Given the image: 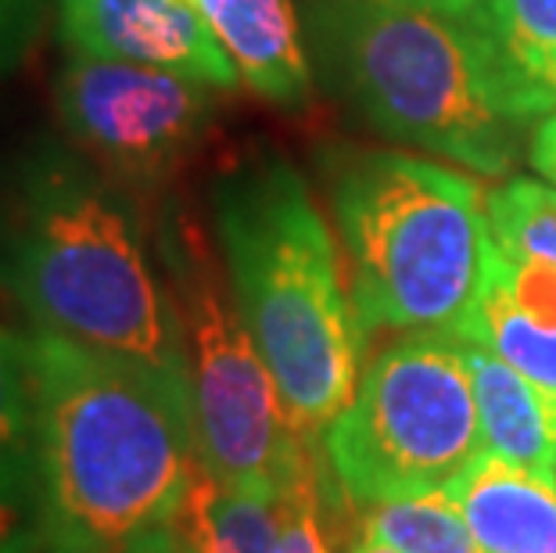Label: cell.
Wrapping results in <instances>:
<instances>
[{"instance_id": "6da1fadb", "label": "cell", "mask_w": 556, "mask_h": 553, "mask_svg": "<svg viewBox=\"0 0 556 553\" xmlns=\"http://www.w3.org/2000/svg\"><path fill=\"white\" fill-rule=\"evenodd\" d=\"M0 288L40 331L187 381L144 223L126 187L68 140L40 137L0 169Z\"/></svg>"}, {"instance_id": "7a4b0ae2", "label": "cell", "mask_w": 556, "mask_h": 553, "mask_svg": "<svg viewBox=\"0 0 556 553\" xmlns=\"http://www.w3.org/2000/svg\"><path fill=\"white\" fill-rule=\"evenodd\" d=\"M43 553H123L173 521L201 467L191 385L33 327Z\"/></svg>"}, {"instance_id": "3957f363", "label": "cell", "mask_w": 556, "mask_h": 553, "mask_svg": "<svg viewBox=\"0 0 556 553\" xmlns=\"http://www.w3.org/2000/svg\"><path fill=\"white\" fill-rule=\"evenodd\" d=\"M319 79L377 134L500 176L517 134L546 120L475 15L395 0H302Z\"/></svg>"}, {"instance_id": "277c9868", "label": "cell", "mask_w": 556, "mask_h": 553, "mask_svg": "<svg viewBox=\"0 0 556 553\" xmlns=\"http://www.w3.org/2000/svg\"><path fill=\"white\" fill-rule=\"evenodd\" d=\"M212 223L230 296L305 439L324 442L359 385L363 321L305 176L248 151L212 180Z\"/></svg>"}, {"instance_id": "5b68a950", "label": "cell", "mask_w": 556, "mask_h": 553, "mask_svg": "<svg viewBox=\"0 0 556 553\" xmlns=\"http://www.w3.org/2000/svg\"><path fill=\"white\" fill-rule=\"evenodd\" d=\"M330 205L366 335L464 331L495 255L470 176L406 151H345L330 162Z\"/></svg>"}, {"instance_id": "8992f818", "label": "cell", "mask_w": 556, "mask_h": 553, "mask_svg": "<svg viewBox=\"0 0 556 553\" xmlns=\"http://www.w3.org/2000/svg\"><path fill=\"white\" fill-rule=\"evenodd\" d=\"M484 453L478 399L456 335L417 331L377 352L324 431L338 492L377 503L442 492Z\"/></svg>"}, {"instance_id": "52a82bcc", "label": "cell", "mask_w": 556, "mask_h": 553, "mask_svg": "<svg viewBox=\"0 0 556 553\" xmlns=\"http://www.w3.org/2000/svg\"><path fill=\"white\" fill-rule=\"evenodd\" d=\"M159 252L180 316L201 461L223 481L277 492L319 442L294 428L230 296L227 269L194 223L180 213L165 219Z\"/></svg>"}, {"instance_id": "ba28073f", "label": "cell", "mask_w": 556, "mask_h": 553, "mask_svg": "<svg viewBox=\"0 0 556 553\" xmlns=\"http://www.w3.org/2000/svg\"><path fill=\"white\" fill-rule=\"evenodd\" d=\"M65 140L126 191H159L216 120V87L198 79L68 51L54 76Z\"/></svg>"}, {"instance_id": "9c48e42d", "label": "cell", "mask_w": 556, "mask_h": 553, "mask_svg": "<svg viewBox=\"0 0 556 553\" xmlns=\"http://www.w3.org/2000/svg\"><path fill=\"white\" fill-rule=\"evenodd\" d=\"M58 33L76 54L162 68L216 90L241 84L194 0H62Z\"/></svg>"}, {"instance_id": "30bf717a", "label": "cell", "mask_w": 556, "mask_h": 553, "mask_svg": "<svg viewBox=\"0 0 556 553\" xmlns=\"http://www.w3.org/2000/svg\"><path fill=\"white\" fill-rule=\"evenodd\" d=\"M43 453L29 335L0 327V553H43Z\"/></svg>"}, {"instance_id": "8fae6325", "label": "cell", "mask_w": 556, "mask_h": 553, "mask_svg": "<svg viewBox=\"0 0 556 553\" xmlns=\"http://www.w3.org/2000/svg\"><path fill=\"white\" fill-rule=\"evenodd\" d=\"M241 84L274 104H305L313 62L291 0H194Z\"/></svg>"}, {"instance_id": "7c38bea8", "label": "cell", "mask_w": 556, "mask_h": 553, "mask_svg": "<svg viewBox=\"0 0 556 553\" xmlns=\"http://www.w3.org/2000/svg\"><path fill=\"white\" fill-rule=\"evenodd\" d=\"M445 492L481 553H556V481L481 453Z\"/></svg>"}, {"instance_id": "4fadbf2b", "label": "cell", "mask_w": 556, "mask_h": 553, "mask_svg": "<svg viewBox=\"0 0 556 553\" xmlns=\"http://www.w3.org/2000/svg\"><path fill=\"white\" fill-rule=\"evenodd\" d=\"M475 381L484 453L556 481V399L478 338L456 335Z\"/></svg>"}, {"instance_id": "5bb4252c", "label": "cell", "mask_w": 556, "mask_h": 553, "mask_svg": "<svg viewBox=\"0 0 556 553\" xmlns=\"http://www.w3.org/2000/svg\"><path fill=\"white\" fill-rule=\"evenodd\" d=\"M169 528L187 553H277V492L223 481L201 461Z\"/></svg>"}, {"instance_id": "9a60e30c", "label": "cell", "mask_w": 556, "mask_h": 553, "mask_svg": "<svg viewBox=\"0 0 556 553\" xmlns=\"http://www.w3.org/2000/svg\"><path fill=\"white\" fill-rule=\"evenodd\" d=\"M478 18L539 109L556 112V0H481Z\"/></svg>"}, {"instance_id": "2e32d148", "label": "cell", "mask_w": 556, "mask_h": 553, "mask_svg": "<svg viewBox=\"0 0 556 553\" xmlns=\"http://www.w3.org/2000/svg\"><path fill=\"white\" fill-rule=\"evenodd\" d=\"M363 539L392 546L395 553H481L464 511L445 489L363 511Z\"/></svg>"}, {"instance_id": "e0dca14e", "label": "cell", "mask_w": 556, "mask_h": 553, "mask_svg": "<svg viewBox=\"0 0 556 553\" xmlns=\"http://www.w3.org/2000/svg\"><path fill=\"white\" fill-rule=\"evenodd\" d=\"M459 335L484 341L495 356H503L531 385H539L542 392L556 399V327L531 321L495 285L484 288L478 313L470 316Z\"/></svg>"}, {"instance_id": "ac0fdd59", "label": "cell", "mask_w": 556, "mask_h": 553, "mask_svg": "<svg viewBox=\"0 0 556 553\" xmlns=\"http://www.w3.org/2000/svg\"><path fill=\"white\" fill-rule=\"evenodd\" d=\"M495 252L514 263L556 266V187L539 180H510L484 202Z\"/></svg>"}, {"instance_id": "d6986e66", "label": "cell", "mask_w": 556, "mask_h": 553, "mask_svg": "<svg viewBox=\"0 0 556 553\" xmlns=\"http://www.w3.org/2000/svg\"><path fill=\"white\" fill-rule=\"evenodd\" d=\"M330 478L324 442L277 489V553H334L324 528V486Z\"/></svg>"}, {"instance_id": "ffe728a7", "label": "cell", "mask_w": 556, "mask_h": 553, "mask_svg": "<svg viewBox=\"0 0 556 553\" xmlns=\"http://www.w3.org/2000/svg\"><path fill=\"white\" fill-rule=\"evenodd\" d=\"M40 29V0H0V73L26 58Z\"/></svg>"}, {"instance_id": "44dd1931", "label": "cell", "mask_w": 556, "mask_h": 553, "mask_svg": "<svg viewBox=\"0 0 556 553\" xmlns=\"http://www.w3.org/2000/svg\"><path fill=\"white\" fill-rule=\"evenodd\" d=\"M531 166L546 184L556 187V112H549L546 120L539 123L535 137H531Z\"/></svg>"}, {"instance_id": "7402d4cb", "label": "cell", "mask_w": 556, "mask_h": 553, "mask_svg": "<svg viewBox=\"0 0 556 553\" xmlns=\"http://www.w3.org/2000/svg\"><path fill=\"white\" fill-rule=\"evenodd\" d=\"M123 553H187V546L180 543V536H176L169 525H162V528H151V532H144L140 539H134Z\"/></svg>"}, {"instance_id": "603a6c76", "label": "cell", "mask_w": 556, "mask_h": 553, "mask_svg": "<svg viewBox=\"0 0 556 553\" xmlns=\"http://www.w3.org/2000/svg\"><path fill=\"white\" fill-rule=\"evenodd\" d=\"M395 4L431 8V11H445V15H475L481 0H395Z\"/></svg>"}, {"instance_id": "cb8c5ba5", "label": "cell", "mask_w": 556, "mask_h": 553, "mask_svg": "<svg viewBox=\"0 0 556 553\" xmlns=\"http://www.w3.org/2000/svg\"><path fill=\"white\" fill-rule=\"evenodd\" d=\"M352 553H395V550L384 543H374V539H359V550H352Z\"/></svg>"}]
</instances>
